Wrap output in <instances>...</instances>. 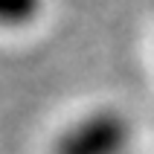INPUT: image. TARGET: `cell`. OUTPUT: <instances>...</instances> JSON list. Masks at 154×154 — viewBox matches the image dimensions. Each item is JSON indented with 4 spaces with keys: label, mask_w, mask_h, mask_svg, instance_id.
I'll list each match as a JSON object with an SVG mask.
<instances>
[{
    "label": "cell",
    "mask_w": 154,
    "mask_h": 154,
    "mask_svg": "<svg viewBox=\"0 0 154 154\" xmlns=\"http://www.w3.org/2000/svg\"><path fill=\"white\" fill-rule=\"evenodd\" d=\"M131 125L119 111L102 108L73 122L52 146V154H125Z\"/></svg>",
    "instance_id": "6da1fadb"
},
{
    "label": "cell",
    "mask_w": 154,
    "mask_h": 154,
    "mask_svg": "<svg viewBox=\"0 0 154 154\" xmlns=\"http://www.w3.org/2000/svg\"><path fill=\"white\" fill-rule=\"evenodd\" d=\"M44 0H0V26H26L41 15Z\"/></svg>",
    "instance_id": "7a4b0ae2"
}]
</instances>
